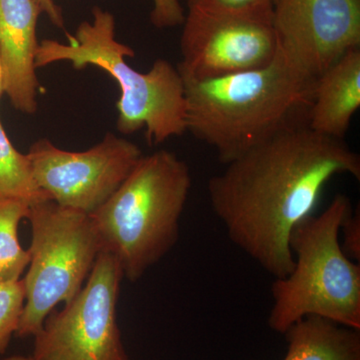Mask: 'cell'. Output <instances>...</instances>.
Instances as JSON below:
<instances>
[{
    "label": "cell",
    "mask_w": 360,
    "mask_h": 360,
    "mask_svg": "<svg viewBox=\"0 0 360 360\" xmlns=\"http://www.w3.org/2000/svg\"><path fill=\"white\" fill-rule=\"evenodd\" d=\"M225 165L208 180L212 212L231 243L276 279L292 270L291 231L314 214L329 180L341 174L360 180L359 153L307 123L274 134Z\"/></svg>",
    "instance_id": "1"
},
{
    "label": "cell",
    "mask_w": 360,
    "mask_h": 360,
    "mask_svg": "<svg viewBox=\"0 0 360 360\" xmlns=\"http://www.w3.org/2000/svg\"><path fill=\"white\" fill-rule=\"evenodd\" d=\"M184 78L187 131L231 162L274 134L307 124L316 80L278 49L269 65L213 79Z\"/></svg>",
    "instance_id": "2"
},
{
    "label": "cell",
    "mask_w": 360,
    "mask_h": 360,
    "mask_svg": "<svg viewBox=\"0 0 360 360\" xmlns=\"http://www.w3.org/2000/svg\"><path fill=\"white\" fill-rule=\"evenodd\" d=\"M115 18L110 11L94 7L92 20L80 23L68 44L44 39L35 53V68L70 61L75 70L94 65L110 73L120 85L117 129L131 134L146 129L148 144L158 146L187 132L186 97L184 78L177 66L158 59L148 72L127 63L134 58L129 45L116 39Z\"/></svg>",
    "instance_id": "3"
},
{
    "label": "cell",
    "mask_w": 360,
    "mask_h": 360,
    "mask_svg": "<svg viewBox=\"0 0 360 360\" xmlns=\"http://www.w3.org/2000/svg\"><path fill=\"white\" fill-rule=\"evenodd\" d=\"M191 188L188 165L162 149L142 156L117 191L90 214L103 251L117 260L125 278L139 281L176 245Z\"/></svg>",
    "instance_id": "4"
},
{
    "label": "cell",
    "mask_w": 360,
    "mask_h": 360,
    "mask_svg": "<svg viewBox=\"0 0 360 360\" xmlns=\"http://www.w3.org/2000/svg\"><path fill=\"white\" fill-rule=\"evenodd\" d=\"M352 210L349 198L336 194L323 212L295 225L288 240L295 265L271 286V330L283 335L307 316L360 330V264L340 248L341 224Z\"/></svg>",
    "instance_id": "5"
},
{
    "label": "cell",
    "mask_w": 360,
    "mask_h": 360,
    "mask_svg": "<svg viewBox=\"0 0 360 360\" xmlns=\"http://www.w3.org/2000/svg\"><path fill=\"white\" fill-rule=\"evenodd\" d=\"M32 238L25 302L16 338L34 336L56 305L84 288L99 253L101 238L90 214L44 200L30 206Z\"/></svg>",
    "instance_id": "6"
},
{
    "label": "cell",
    "mask_w": 360,
    "mask_h": 360,
    "mask_svg": "<svg viewBox=\"0 0 360 360\" xmlns=\"http://www.w3.org/2000/svg\"><path fill=\"white\" fill-rule=\"evenodd\" d=\"M123 278L117 260L101 251L79 293L33 336V359L130 360L116 316Z\"/></svg>",
    "instance_id": "7"
},
{
    "label": "cell",
    "mask_w": 360,
    "mask_h": 360,
    "mask_svg": "<svg viewBox=\"0 0 360 360\" xmlns=\"http://www.w3.org/2000/svg\"><path fill=\"white\" fill-rule=\"evenodd\" d=\"M182 77L213 79L269 65L278 52L272 7L239 13L188 8L180 37Z\"/></svg>",
    "instance_id": "8"
},
{
    "label": "cell",
    "mask_w": 360,
    "mask_h": 360,
    "mask_svg": "<svg viewBox=\"0 0 360 360\" xmlns=\"http://www.w3.org/2000/svg\"><path fill=\"white\" fill-rule=\"evenodd\" d=\"M27 155L40 189L58 205L87 214L108 200L143 156L134 142L112 134L80 153L39 139Z\"/></svg>",
    "instance_id": "9"
},
{
    "label": "cell",
    "mask_w": 360,
    "mask_h": 360,
    "mask_svg": "<svg viewBox=\"0 0 360 360\" xmlns=\"http://www.w3.org/2000/svg\"><path fill=\"white\" fill-rule=\"evenodd\" d=\"M272 20L278 49L314 80L360 49V0H272Z\"/></svg>",
    "instance_id": "10"
},
{
    "label": "cell",
    "mask_w": 360,
    "mask_h": 360,
    "mask_svg": "<svg viewBox=\"0 0 360 360\" xmlns=\"http://www.w3.org/2000/svg\"><path fill=\"white\" fill-rule=\"evenodd\" d=\"M41 14L34 0H0V53L4 94L13 108L25 115L37 110L35 53L37 27Z\"/></svg>",
    "instance_id": "11"
},
{
    "label": "cell",
    "mask_w": 360,
    "mask_h": 360,
    "mask_svg": "<svg viewBox=\"0 0 360 360\" xmlns=\"http://www.w3.org/2000/svg\"><path fill=\"white\" fill-rule=\"evenodd\" d=\"M360 108V49L341 56L314 84L307 127L343 139Z\"/></svg>",
    "instance_id": "12"
},
{
    "label": "cell",
    "mask_w": 360,
    "mask_h": 360,
    "mask_svg": "<svg viewBox=\"0 0 360 360\" xmlns=\"http://www.w3.org/2000/svg\"><path fill=\"white\" fill-rule=\"evenodd\" d=\"M283 360H360V330L319 316H307L285 333Z\"/></svg>",
    "instance_id": "13"
},
{
    "label": "cell",
    "mask_w": 360,
    "mask_h": 360,
    "mask_svg": "<svg viewBox=\"0 0 360 360\" xmlns=\"http://www.w3.org/2000/svg\"><path fill=\"white\" fill-rule=\"evenodd\" d=\"M30 203L0 198V283L20 281L30 262L20 245L18 227L30 214Z\"/></svg>",
    "instance_id": "14"
},
{
    "label": "cell",
    "mask_w": 360,
    "mask_h": 360,
    "mask_svg": "<svg viewBox=\"0 0 360 360\" xmlns=\"http://www.w3.org/2000/svg\"><path fill=\"white\" fill-rule=\"evenodd\" d=\"M0 198L23 200L32 205L51 200L39 188L33 175L32 162L9 141L0 122Z\"/></svg>",
    "instance_id": "15"
},
{
    "label": "cell",
    "mask_w": 360,
    "mask_h": 360,
    "mask_svg": "<svg viewBox=\"0 0 360 360\" xmlns=\"http://www.w3.org/2000/svg\"><path fill=\"white\" fill-rule=\"evenodd\" d=\"M25 302L22 279L0 283V354H6L11 338L15 336Z\"/></svg>",
    "instance_id": "16"
},
{
    "label": "cell",
    "mask_w": 360,
    "mask_h": 360,
    "mask_svg": "<svg viewBox=\"0 0 360 360\" xmlns=\"http://www.w3.org/2000/svg\"><path fill=\"white\" fill-rule=\"evenodd\" d=\"M41 13L58 27H63V16L60 7L53 0H34ZM153 7L150 13L151 23L158 28L174 27L184 25L186 14L179 0H153Z\"/></svg>",
    "instance_id": "17"
},
{
    "label": "cell",
    "mask_w": 360,
    "mask_h": 360,
    "mask_svg": "<svg viewBox=\"0 0 360 360\" xmlns=\"http://www.w3.org/2000/svg\"><path fill=\"white\" fill-rule=\"evenodd\" d=\"M188 8L212 13H239L272 7V0H186Z\"/></svg>",
    "instance_id": "18"
},
{
    "label": "cell",
    "mask_w": 360,
    "mask_h": 360,
    "mask_svg": "<svg viewBox=\"0 0 360 360\" xmlns=\"http://www.w3.org/2000/svg\"><path fill=\"white\" fill-rule=\"evenodd\" d=\"M340 248L343 253L352 262L360 264V212L359 208L352 210L347 219L341 224Z\"/></svg>",
    "instance_id": "19"
},
{
    "label": "cell",
    "mask_w": 360,
    "mask_h": 360,
    "mask_svg": "<svg viewBox=\"0 0 360 360\" xmlns=\"http://www.w3.org/2000/svg\"><path fill=\"white\" fill-rule=\"evenodd\" d=\"M4 94V68H2L1 53H0V99Z\"/></svg>",
    "instance_id": "20"
},
{
    "label": "cell",
    "mask_w": 360,
    "mask_h": 360,
    "mask_svg": "<svg viewBox=\"0 0 360 360\" xmlns=\"http://www.w3.org/2000/svg\"><path fill=\"white\" fill-rule=\"evenodd\" d=\"M0 360H35L32 356H22V355H13Z\"/></svg>",
    "instance_id": "21"
}]
</instances>
